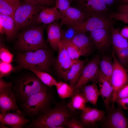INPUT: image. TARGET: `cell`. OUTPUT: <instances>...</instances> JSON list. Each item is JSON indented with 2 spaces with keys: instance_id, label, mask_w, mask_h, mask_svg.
<instances>
[{
  "instance_id": "6da1fadb",
  "label": "cell",
  "mask_w": 128,
  "mask_h": 128,
  "mask_svg": "<svg viewBox=\"0 0 128 128\" xmlns=\"http://www.w3.org/2000/svg\"><path fill=\"white\" fill-rule=\"evenodd\" d=\"M76 110L71 109L68 104L59 103L44 113L32 119L26 127L33 128H57L64 126L69 118L75 116Z\"/></svg>"
},
{
  "instance_id": "7a4b0ae2",
  "label": "cell",
  "mask_w": 128,
  "mask_h": 128,
  "mask_svg": "<svg viewBox=\"0 0 128 128\" xmlns=\"http://www.w3.org/2000/svg\"><path fill=\"white\" fill-rule=\"evenodd\" d=\"M16 60L20 68L33 69L48 73L55 62L52 52L47 48L21 52L17 55Z\"/></svg>"
},
{
  "instance_id": "3957f363",
  "label": "cell",
  "mask_w": 128,
  "mask_h": 128,
  "mask_svg": "<svg viewBox=\"0 0 128 128\" xmlns=\"http://www.w3.org/2000/svg\"><path fill=\"white\" fill-rule=\"evenodd\" d=\"M52 97L47 87L31 96L22 103L20 111L23 115L34 119L51 107Z\"/></svg>"
},
{
  "instance_id": "277c9868",
  "label": "cell",
  "mask_w": 128,
  "mask_h": 128,
  "mask_svg": "<svg viewBox=\"0 0 128 128\" xmlns=\"http://www.w3.org/2000/svg\"><path fill=\"white\" fill-rule=\"evenodd\" d=\"M43 26H34L29 28L17 35L15 46L21 52L36 51L47 48L44 39Z\"/></svg>"
},
{
  "instance_id": "5b68a950",
  "label": "cell",
  "mask_w": 128,
  "mask_h": 128,
  "mask_svg": "<svg viewBox=\"0 0 128 128\" xmlns=\"http://www.w3.org/2000/svg\"><path fill=\"white\" fill-rule=\"evenodd\" d=\"M47 87L34 74L21 77L13 86L12 90L16 101L22 103L31 96Z\"/></svg>"
},
{
  "instance_id": "8992f818",
  "label": "cell",
  "mask_w": 128,
  "mask_h": 128,
  "mask_svg": "<svg viewBox=\"0 0 128 128\" xmlns=\"http://www.w3.org/2000/svg\"><path fill=\"white\" fill-rule=\"evenodd\" d=\"M43 7L26 1L21 4L14 15V19L17 32L21 29L29 27L36 23L37 17Z\"/></svg>"
},
{
  "instance_id": "52a82bcc",
  "label": "cell",
  "mask_w": 128,
  "mask_h": 128,
  "mask_svg": "<svg viewBox=\"0 0 128 128\" xmlns=\"http://www.w3.org/2000/svg\"><path fill=\"white\" fill-rule=\"evenodd\" d=\"M113 62V71L111 83L113 88L111 102L114 107L118 90L128 83V72L119 61L114 51L111 55Z\"/></svg>"
},
{
  "instance_id": "ba28073f",
  "label": "cell",
  "mask_w": 128,
  "mask_h": 128,
  "mask_svg": "<svg viewBox=\"0 0 128 128\" xmlns=\"http://www.w3.org/2000/svg\"><path fill=\"white\" fill-rule=\"evenodd\" d=\"M13 84L0 78V113L10 111L22 113L17 105L15 97L12 90Z\"/></svg>"
},
{
  "instance_id": "9c48e42d",
  "label": "cell",
  "mask_w": 128,
  "mask_h": 128,
  "mask_svg": "<svg viewBox=\"0 0 128 128\" xmlns=\"http://www.w3.org/2000/svg\"><path fill=\"white\" fill-rule=\"evenodd\" d=\"M100 58L97 55L84 65L80 76L74 87V89H79L88 82L96 83L100 74L99 62Z\"/></svg>"
},
{
  "instance_id": "30bf717a",
  "label": "cell",
  "mask_w": 128,
  "mask_h": 128,
  "mask_svg": "<svg viewBox=\"0 0 128 128\" xmlns=\"http://www.w3.org/2000/svg\"><path fill=\"white\" fill-rule=\"evenodd\" d=\"M78 8L90 17H109L110 10L101 0H76Z\"/></svg>"
},
{
  "instance_id": "8fae6325",
  "label": "cell",
  "mask_w": 128,
  "mask_h": 128,
  "mask_svg": "<svg viewBox=\"0 0 128 128\" xmlns=\"http://www.w3.org/2000/svg\"><path fill=\"white\" fill-rule=\"evenodd\" d=\"M113 19L109 17H90L83 22L73 27L77 33L90 32L102 28H110L114 25Z\"/></svg>"
},
{
  "instance_id": "7c38bea8",
  "label": "cell",
  "mask_w": 128,
  "mask_h": 128,
  "mask_svg": "<svg viewBox=\"0 0 128 128\" xmlns=\"http://www.w3.org/2000/svg\"><path fill=\"white\" fill-rule=\"evenodd\" d=\"M58 51L57 57L55 63V70L58 76L66 81L68 71L77 60L70 57L60 42Z\"/></svg>"
},
{
  "instance_id": "4fadbf2b",
  "label": "cell",
  "mask_w": 128,
  "mask_h": 128,
  "mask_svg": "<svg viewBox=\"0 0 128 128\" xmlns=\"http://www.w3.org/2000/svg\"><path fill=\"white\" fill-rule=\"evenodd\" d=\"M90 32L91 41L98 50L103 51L112 44L110 28H102Z\"/></svg>"
},
{
  "instance_id": "5bb4252c",
  "label": "cell",
  "mask_w": 128,
  "mask_h": 128,
  "mask_svg": "<svg viewBox=\"0 0 128 128\" xmlns=\"http://www.w3.org/2000/svg\"><path fill=\"white\" fill-rule=\"evenodd\" d=\"M64 19L61 20L60 25L73 26L81 23L90 17L78 8L70 7L64 11L60 12Z\"/></svg>"
},
{
  "instance_id": "9a60e30c",
  "label": "cell",
  "mask_w": 128,
  "mask_h": 128,
  "mask_svg": "<svg viewBox=\"0 0 128 128\" xmlns=\"http://www.w3.org/2000/svg\"><path fill=\"white\" fill-rule=\"evenodd\" d=\"M119 106L109 111L105 123V127L110 128H128V120Z\"/></svg>"
},
{
  "instance_id": "2e32d148",
  "label": "cell",
  "mask_w": 128,
  "mask_h": 128,
  "mask_svg": "<svg viewBox=\"0 0 128 128\" xmlns=\"http://www.w3.org/2000/svg\"><path fill=\"white\" fill-rule=\"evenodd\" d=\"M30 119L25 118L22 113L8 112L0 113V123L13 128H22L29 123Z\"/></svg>"
},
{
  "instance_id": "e0dca14e",
  "label": "cell",
  "mask_w": 128,
  "mask_h": 128,
  "mask_svg": "<svg viewBox=\"0 0 128 128\" xmlns=\"http://www.w3.org/2000/svg\"><path fill=\"white\" fill-rule=\"evenodd\" d=\"M64 19L55 6L44 7L38 15L36 23L49 24L60 19L61 20Z\"/></svg>"
},
{
  "instance_id": "ac0fdd59",
  "label": "cell",
  "mask_w": 128,
  "mask_h": 128,
  "mask_svg": "<svg viewBox=\"0 0 128 128\" xmlns=\"http://www.w3.org/2000/svg\"><path fill=\"white\" fill-rule=\"evenodd\" d=\"M81 122L84 127L94 125L96 122L102 119L105 112L95 108L86 107L82 110Z\"/></svg>"
},
{
  "instance_id": "d6986e66",
  "label": "cell",
  "mask_w": 128,
  "mask_h": 128,
  "mask_svg": "<svg viewBox=\"0 0 128 128\" xmlns=\"http://www.w3.org/2000/svg\"><path fill=\"white\" fill-rule=\"evenodd\" d=\"M61 28L57 21L49 24L47 27V41L55 51L58 50L61 42Z\"/></svg>"
},
{
  "instance_id": "ffe728a7",
  "label": "cell",
  "mask_w": 128,
  "mask_h": 128,
  "mask_svg": "<svg viewBox=\"0 0 128 128\" xmlns=\"http://www.w3.org/2000/svg\"><path fill=\"white\" fill-rule=\"evenodd\" d=\"M0 32L8 40L12 39L17 32L14 19L11 16L0 13Z\"/></svg>"
},
{
  "instance_id": "44dd1931",
  "label": "cell",
  "mask_w": 128,
  "mask_h": 128,
  "mask_svg": "<svg viewBox=\"0 0 128 128\" xmlns=\"http://www.w3.org/2000/svg\"><path fill=\"white\" fill-rule=\"evenodd\" d=\"M98 81L100 87V95L101 96L106 109L110 110V103L111 102L113 88L110 82L99 75Z\"/></svg>"
},
{
  "instance_id": "7402d4cb",
  "label": "cell",
  "mask_w": 128,
  "mask_h": 128,
  "mask_svg": "<svg viewBox=\"0 0 128 128\" xmlns=\"http://www.w3.org/2000/svg\"><path fill=\"white\" fill-rule=\"evenodd\" d=\"M72 40L81 52L82 56H87L90 54L94 47L89 36L85 33L77 34Z\"/></svg>"
},
{
  "instance_id": "603a6c76",
  "label": "cell",
  "mask_w": 128,
  "mask_h": 128,
  "mask_svg": "<svg viewBox=\"0 0 128 128\" xmlns=\"http://www.w3.org/2000/svg\"><path fill=\"white\" fill-rule=\"evenodd\" d=\"M88 59L85 60L77 59L68 71L66 78L69 84L74 87L78 81L83 67L87 62Z\"/></svg>"
},
{
  "instance_id": "cb8c5ba5",
  "label": "cell",
  "mask_w": 128,
  "mask_h": 128,
  "mask_svg": "<svg viewBox=\"0 0 128 128\" xmlns=\"http://www.w3.org/2000/svg\"><path fill=\"white\" fill-rule=\"evenodd\" d=\"M79 89L88 102L96 106L100 93L96 83L85 85Z\"/></svg>"
},
{
  "instance_id": "d4e9b609",
  "label": "cell",
  "mask_w": 128,
  "mask_h": 128,
  "mask_svg": "<svg viewBox=\"0 0 128 128\" xmlns=\"http://www.w3.org/2000/svg\"><path fill=\"white\" fill-rule=\"evenodd\" d=\"M113 67L112 56L103 55L100 61L99 75L103 76L111 82V78Z\"/></svg>"
},
{
  "instance_id": "484cf974",
  "label": "cell",
  "mask_w": 128,
  "mask_h": 128,
  "mask_svg": "<svg viewBox=\"0 0 128 128\" xmlns=\"http://www.w3.org/2000/svg\"><path fill=\"white\" fill-rule=\"evenodd\" d=\"M74 90L71 99L68 103V106L72 110H78L82 111L86 107V104L88 101L79 89Z\"/></svg>"
},
{
  "instance_id": "4316f807",
  "label": "cell",
  "mask_w": 128,
  "mask_h": 128,
  "mask_svg": "<svg viewBox=\"0 0 128 128\" xmlns=\"http://www.w3.org/2000/svg\"><path fill=\"white\" fill-rule=\"evenodd\" d=\"M20 0H0V13L9 16L14 19L15 12L21 5Z\"/></svg>"
},
{
  "instance_id": "83f0119b",
  "label": "cell",
  "mask_w": 128,
  "mask_h": 128,
  "mask_svg": "<svg viewBox=\"0 0 128 128\" xmlns=\"http://www.w3.org/2000/svg\"><path fill=\"white\" fill-rule=\"evenodd\" d=\"M112 44L114 50L128 47V40L121 34L118 29L112 26L110 28Z\"/></svg>"
},
{
  "instance_id": "f1b7e54d",
  "label": "cell",
  "mask_w": 128,
  "mask_h": 128,
  "mask_svg": "<svg viewBox=\"0 0 128 128\" xmlns=\"http://www.w3.org/2000/svg\"><path fill=\"white\" fill-rule=\"evenodd\" d=\"M60 43L72 59L77 60L82 56L81 52L72 40L67 39L61 37Z\"/></svg>"
},
{
  "instance_id": "f546056e",
  "label": "cell",
  "mask_w": 128,
  "mask_h": 128,
  "mask_svg": "<svg viewBox=\"0 0 128 128\" xmlns=\"http://www.w3.org/2000/svg\"><path fill=\"white\" fill-rule=\"evenodd\" d=\"M55 86L58 95L62 99H65L72 96L74 87L69 84L60 81L57 82Z\"/></svg>"
},
{
  "instance_id": "4dcf8cb0",
  "label": "cell",
  "mask_w": 128,
  "mask_h": 128,
  "mask_svg": "<svg viewBox=\"0 0 128 128\" xmlns=\"http://www.w3.org/2000/svg\"><path fill=\"white\" fill-rule=\"evenodd\" d=\"M28 69L33 72L42 82L48 87L55 86L57 82L49 73L33 69Z\"/></svg>"
},
{
  "instance_id": "1f68e13d",
  "label": "cell",
  "mask_w": 128,
  "mask_h": 128,
  "mask_svg": "<svg viewBox=\"0 0 128 128\" xmlns=\"http://www.w3.org/2000/svg\"><path fill=\"white\" fill-rule=\"evenodd\" d=\"M114 51L120 62L124 67L128 63V47L114 50Z\"/></svg>"
},
{
  "instance_id": "d6a6232c",
  "label": "cell",
  "mask_w": 128,
  "mask_h": 128,
  "mask_svg": "<svg viewBox=\"0 0 128 128\" xmlns=\"http://www.w3.org/2000/svg\"><path fill=\"white\" fill-rule=\"evenodd\" d=\"M14 56L7 49L0 44V58L1 61L11 63L13 61Z\"/></svg>"
},
{
  "instance_id": "836d02e7",
  "label": "cell",
  "mask_w": 128,
  "mask_h": 128,
  "mask_svg": "<svg viewBox=\"0 0 128 128\" xmlns=\"http://www.w3.org/2000/svg\"><path fill=\"white\" fill-rule=\"evenodd\" d=\"M14 68L10 63L0 60V78L8 75L12 71Z\"/></svg>"
},
{
  "instance_id": "e575fe53",
  "label": "cell",
  "mask_w": 128,
  "mask_h": 128,
  "mask_svg": "<svg viewBox=\"0 0 128 128\" xmlns=\"http://www.w3.org/2000/svg\"><path fill=\"white\" fill-rule=\"evenodd\" d=\"M66 29H61V37L66 39L72 40L76 35L78 34L76 31L73 26H68Z\"/></svg>"
},
{
  "instance_id": "d590c367",
  "label": "cell",
  "mask_w": 128,
  "mask_h": 128,
  "mask_svg": "<svg viewBox=\"0 0 128 128\" xmlns=\"http://www.w3.org/2000/svg\"><path fill=\"white\" fill-rule=\"evenodd\" d=\"M64 125L69 128H83L84 127L75 116L71 117L66 121Z\"/></svg>"
},
{
  "instance_id": "8d00e7d4",
  "label": "cell",
  "mask_w": 128,
  "mask_h": 128,
  "mask_svg": "<svg viewBox=\"0 0 128 128\" xmlns=\"http://www.w3.org/2000/svg\"><path fill=\"white\" fill-rule=\"evenodd\" d=\"M109 16L113 19L119 20L124 23L128 24V13L118 12L111 13L109 14Z\"/></svg>"
},
{
  "instance_id": "74e56055",
  "label": "cell",
  "mask_w": 128,
  "mask_h": 128,
  "mask_svg": "<svg viewBox=\"0 0 128 128\" xmlns=\"http://www.w3.org/2000/svg\"><path fill=\"white\" fill-rule=\"evenodd\" d=\"M74 0H55V6L60 12L64 11L70 6Z\"/></svg>"
},
{
  "instance_id": "f35d334b",
  "label": "cell",
  "mask_w": 128,
  "mask_h": 128,
  "mask_svg": "<svg viewBox=\"0 0 128 128\" xmlns=\"http://www.w3.org/2000/svg\"><path fill=\"white\" fill-rule=\"evenodd\" d=\"M44 7L55 6V0H23Z\"/></svg>"
},
{
  "instance_id": "ab89813d",
  "label": "cell",
  "mask_w": 128,
  "mask_h": 128,
  "mask_svg": "<svg viewBox=\"0 0 128 128\" xmlns=\"http://www.w3.org/2000/svg\"><path fill=\"white\" fill-rule=\"evenodd\" d=\"M127 97H128V83L118 90L116 94L115 101L117 100Z\"/></svg>"
},
{
  "instance_id": "60d3db41",
  "label": "cell",
  "mask_w": 128,
  "mask_h": 128,
  "mask_svg": "<svg viewBox=\"0 0 128 128\" xmlns=\"http://www.w3.org/2000/svg\"><path fill=\"white\" fill-rule=\"evenodd\" d=\"M116 102L121 108L128 110V97L116 100Z\"/></svg>"
},
{
  "instance_id": "b9f144b4",
  "label": "cell",
  "mask_w": 128,
  "mask_h": 128,
  "mask_svg": "<svg viewBox=\"0 0 128 128\" xmlns=\"http://www.w3.org/2000/svg\"><path fill=\"white\" fill-rule=\"evenodd\" d=\"M118 12L128 13V3L122 4L118 8Z\"/></svg>"
},
{
  "instance_id": "7bdbcfd3",
  "label": "cell",
  "mask_w": 128,
  "mask_h": 128,
  "mask_svg": "<svg viewBox=\"0 0 128 128\" xmlns=\"http://www.w3.org/2000/svg\"><path fill=\"white\" fill-rule=\"evenodd\" d=\"M120 33L124 37L128 39V26L123 28L120 32Z\"/></svg>"
},
{
  "instance_id": "ee69618b",
  "label": "cell",
  "mask_w": 128,
  "mask_h": 128,
  "mask_svg": "<svg viewBox=\"0 0 128 128\" xmlns=\"http://www.w3.org/2000/svg\"><path fill=\"white\" fill-rule=\"evenodd\" d=\"M108 6L112 5L116 2L118 0H101Z\"/></svg>"
},
{
  "instance_id": "f6af8a7d",
  "label": "cell",
  "mask_w": 128,
  "mask_h": 128,
  "mask_svg": "<svg viewBox=\"0 0 128 128\" xmlns=\"http://www.w3.org/2000/svg\"><path fill=\"white\" fill-rule=\"evenodd\" d=\"M120 2L122 4L128 3V0H120Z\"/></svg>"
},
{
  "instance_id": "bcb514c9",
  "label": "cell",
  "mask_w": 128,
  "mask_h": 128,
  "mask_svg": "<svg viewBox=\"0 0 128 128\" xmlns=\"http://www.w3.org/2000/svg\"><path fill=\"white\" fill-rule=\"evenodd\" d=\"M125 68L127 70L128 72V65H127L125 67Z\"/></svg>"
},
{
  "instance_id": "7dc6e473",
  "label": "cell",
  "mask_w": 128,
  "mask_h": 128,
  "mask_svg": "<svg viewBox=\"0 0 128 128\" xmlns=\"http://www.w3.org/2000/svg\"></svg>"
}]
</instances>
